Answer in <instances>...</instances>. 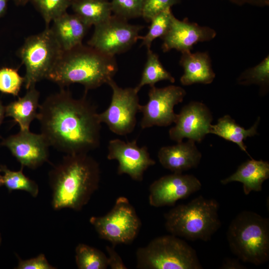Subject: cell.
I'll list each match as a JSON object with an SVG mask.
<instances>
[{"mask_svg":"<svg viewBox=\"0 0 269 269\" xmlns=\"http://www.w3.org/2000/svg\"><path fill=\"white\" fill-rule=\"evenodd\" d=\"M98 114L85 95L75 99L61 89L39 104L36 119L50 146L66 154L88 153L100 144Z\"/></svg>","mask_w":269,"mask_h":269,"instance_id":"1","label":"cell"},{"mask_svg":"<svg viewBox=\"0 0 269 269\" xmlns=\"http://www.w3.org/2000/svg\"><path fill=\"white\" fill-rule=\"evenodd\" d=\"M100 175L98 162L88 153L64 156L48 173L53 209L80 211L98 189Z\"/></svg>","mask_w":269,"mask_h":269,"instance_id":"2","label":"cell"},{"mask_svg":"<svg viewBox=\"0 0 269 269\" xmlns=\"http://www.w3.org/2000/svg\"><path fill=\"white\" fill-rule=\"evenodd\" d=\"M117 71L115 57L82 44L63 51L46 79L61 87L80 84L87 91L108 84Z\"/></svg>","mask_w":269,"mask_h":269,"instance_id":"3","label":"cell"},{"mask_svg":"<svg viewBox=\"0 0 269 269\" xmlns=\"http://www.w3.org/2000/svg\"><path fill=\"white\" fill-rule=\"evenodd\" d=\"M219 208L216 200L198 196L165 213V228L171 235L188 240L208 241L221 225Z\"/></svg>","mask_w":269,"mask_h":269,"instance_id":"4","label":"cell"},{"mask_svg":"<svg viewBox=\"0 0 269 269\" xmlns=\"http://www.w3.org/2000/svg\"><path fill=\"white\" fill-rule=\"evenodd\" d=\"M227 239L232 252L245 263L259 266L269 260V220L243 211L231 221Z\"/></svg>","mask_w":269,"mask_h":269,"instance_id":"5","label":"cell"},{"mask_svg":"<svg viewBox=\"0 0 269 269\" xmlns=\"http://www.w3.org/2000/svg\"><path fill=\"white\" fill-rule=\"evenodd\" d=\"M140 269H202L195 250L178 237L165 235L152 240L136 253Z\"/></svg>","mask_w":269,"mask_h":269,"instance_id":"6","label":"cell"},{"mask_svg":"<svg viewBox=\"0 0 269 269\" xmlns=\"http://www.w3.org/2000/svg\"><path fill=\"white\" fill-rule=\"evenodd\" d=\"M63 51L49 26L26 38L17 54L25 68L24 84L26 90L46 79Z\"/></svg>","mask_w":269,"mask_h":269,"instance_id":"7","label":"cell"},{"mask_svg":"<svg viewBox=\"0 0 269 269\" xmlns=\"http://www.w3.org/2000/svg\"><path fill=\"white\" fill-rule=\"evenodd\" d=\"M99 237L115 246L131 244L137 237L141 221L127 198H118L113 208L103 216L89 219Z\"/></svg>","mask_w":269,"mask_h":269,"instance_id":"8","label":"cell"},{"mask_svg":"<svg viewBox=\"0 0 269 269\" xmlns=\"http://www.w3.org/2000/svg\"><path fill=\"white\" fill-rule=\"evenodd\" d=\"M108 84L112 90L110 105L98 114L101 123H105L110 130L120 135L131 133L136 124V114L139 111L138 93L135 88H123L114 79Z\"/></svg>","mask_w":269,"mask_h":269,"instance_id":"9","label":"cell"},{"mask_svg":"<svg viewBox=\"0 0 269 269\" xmlns=\"http://www.w3.org/2000/svg\"><path fill=\"white\" fill-rule=\"evenodd\" d=\"M94 26L88 45L113 57L130 49L139 39V32L143 28L142 25L130 24L127 20L115 15Z\"/></svg>","mask_w":269,"mask_h":269,"instance_id":"10","label":"cell"},{"mask_svg":"<svg viewBox=\"0 0 269 269\" xmlns=\"http://www.w3.org/2000/svg\"><path fill=\"white\" fill-rule=\"evenodd\" d=\"M186 94L185 90L178 86L150 87L147 103L139 107V112L142 114L141 129L167 127L174 123L177 114L174 112V107L183 101Z\"/></svg>","mask_w":269,"mask_h":269,"instance_id":"11","label":"cell"},{"mask_svg":"<svg viewBox=\"0 0 269 269\" xmlns=\"http://www.w3.org/2000/svg\"><path fill=\"white\" fill-rule=\"evenodd\" d=\"M213 120L209 108L200 102H191L177 114L175 126L170 129V138L177 142L187 138L200 142L209 134Z\"/></svg>","mask_w":269,"mask_h":269,"instance_id":"12","label":"cell"},{"mask_svg":"<svg viewBox=\"0 0 269 269\" xmlns=\"http://www.w3.org/2000/svg\"><path fill=\"white\" fill-rule=\"evenodd\" d=\"M108 149L107 158L118 162V174H128L135 181H141L144 172L155 164L147 146H139L134 139L129 142L118 138L112 139Z\"/></svg>","mask_w":269,"mask_h":269,"instance_id":"13","label":"cell"},{"mask_svg":"<svg viewBox=\"0 0 269 269\" xmlns=\"http://www.w3.org/2000/svg\"><path fill=\"white\" fill-rule=\"evenodd\" d=\"M200 180L193 175L173 173L155 180L149 188L148 201L154 207L174 206L177 201L199 190Z\"/></svg>","mask_w":269,"mask_h":269,"instance_id":"14","label":"cell"},{"mask_svg":"<svg viewBox=\"0 0 269 269\" xmlns=\"http://www.w3.org/2000/svg\"><path fill=\"white\" fill-rule=\"evenodd\" d=\"M1 145L9 149L23 168L35 169L48 160L50 146L41 134L20 130L3 139Z\"/></svg>","mask_w":269,"mask_h":269,"instance_id":"15","label":"cell"},{"mask_svg":"<svg viewBox=\"0 0 269 269\" xmlns=\"http://www.w3.org/2000/svg\"><path fill=\"white\" fill-rule=\"evenodd\" d=\"M216 31L206 26L190 22L187 18L181 20L173 16L170 27L161 38L164 52L175 49L181 53L191 51L198 42L209 41L216 36Z\"/></svg>","mask_w":269,"mask_h":269,"instance_id":"16","label":"cell"},{"mask_svg":"<svg viewBox=\"0 0 269 269\" xmlns=\"http://www.w3.org/2000/svg\"><path fill=\"white\" fill-rule=\"evenodd\" d=\"M157 157L163 167L173 173H182L197 167L202 154L197 148L195 142L188 139L186 142L161 147L158 151Z\"/></svg>","mask_w":269,"mask_h":269,"instance_id":"17","label":"cell"},{"mask_svg":"<svg viewBox=\"0 0 269 269\" xmlns=\"http://www.w3.org/2000/svg\"><path fill=\"white\" fill-rule=\"evenodd\" d=\"M181 53L179 64L184 71L180 79L182 85L209 84L213 82L216 75L208 52L185 51Z\"/></svg>","mask_w":269,"mask_h":269,"instance_id":"18","label":"cell"},{"mask_svg":"<svg viewBox=\"0 0 269 269\" xmlns=\"http://www.w3.org/2000/svg\"><path fill=\"white\" fill-rule=\"evenodd\" d=\"M90 27L76 14H70L66 12L53 21L50 28L64 51L82 44Z\"/></svg>","mask_w":269,"mask_h":269,"instance_id":"19","label":"cell"},{"mask_svg":"<svg viewBox=\"0 0 269 269\" xmlns=\"http://www.w3.org/2000/svg\"><path fill=\"white\" fill-rule=\"evenodd\" d=\"M269 178V162L251 158L242 163L233 174L221 180V183L225 185L234 181L241 182L244 192L247 195L253 191H262L263 182Z\"/></svg>","mask_w":269,"mask_h":269,"instance_id":"20","label":"cell"},{"mask_svg":"<svg viewBox=\"0 0 269 269\" xmlns=\"http://www.w3.org/2000/svg\"><path fill=\"white\" fill-rule=\"evenodd\" d=\"M39 96L35 86L30 88L23 97L5 107V116L12 118L20 130H29L30 124L37 118Z\"/></svg>","mask_w":269,"mask_h":269,"instance_id":"21","label":"cell"},{"mask_svg":"<svg viewBox=\"0 0 269 269\" xmlns=\"http://www.w3.org/2000/svg\"><path fill=\"white\" fill-rule=\"evenodd\" d=\"M260 118H258L255 124L249 129H245L239 125L229 115H225L218 120L217 124L210 126L209 134L217 135L224 139L237 144L240 148L251 157L247 151L244 140L248 137L258 134L257 128Z\"/></svg>","mask_w":269,"mask_h":269,"instance_id":"22","label":"cell"},{"mask_svg":"<svg viewBox=\"0 0 269 269\" xmlns=\"http://www.w3.org/2000/svg\"><path fill=\"white\" fill-rule=\"evenodd\" d=\"M71 6L74 13L90 26L105 21L112 15L108 0H73Z\"/></svg>","mask_w":269,"mask_h":269,"instance_id":"23","label":"cell"},{"mask_svg":"<svg viewBox=\"0 0 269 269\" xmlns=\"http://www.w3.org/2000/svg\"><path fill=\"white\" fill-rule=\"evenodd\" d=\"M163 80L175 82L174 78L167 71L161 64L158 55L153 52L151 49L147 50V58L142 72L139 83L135 87L138 92L142 87L146 85L150 87Z\"/></svg>","mask_w":269,"mask_h":269,"instance_id":"24","label":"cell"},{"mask_svg":"<svg viewBox=\"0 0 269 269\" xmlns=\"http://www.w3.org/2000/svg\"><path fill=\"white\" fill-rule=\"evenodd\" d=\"M75 262L79 269H106L108 267L107 257L103 252L83 243L75 248Z\"/></svg>","mask_w":269,"mask_h":269,"instance_id":"25","label":"cell"},{"mask_svg":"<svg viewBox=\"0 0 269 269\" xmlns=\"http://www.w3.org/2000/svg\"><path fill=\"white\" fill-rule=\"evenodd\" d=\"M3 185L9 192L14 190H22L28 193L33 197H36L39 193V187L34 180L27 177L23 172V167L18 171H12L5 165H0Z\"/></svg>","mask_w":269,"mask_h":269,"instance_id":"26","label":"cell"},{"mask_svg":"<svg viewBox=\"0 0 269 269\" xmlns=\"http://www.w3.org/2000/svg\"><path fill=\"white\" fill-rule=\"evenodd\" d=\"M173 14L171 8H168L154 15L150 20V24L148 27L147 33L143 36H140L142 40L141 46H144L147 49H150L151 44L157 38H162L168 31Z\"/></svg>","mask_w":269,"mask_h":269,"instance_id":"27","label":"cell"},{"mask_svg":"<svg viewBox=\"0 0 269 269\" xmlns=\"http://www.w3.org/2000/svg\"><path fill=\"white\" fill-rule=\"evenodd\" d=\"M240 85L256 84L263 90L269 85V56H267L260 63L244 71L237 79Z\"/></svg>","mask_w":269,"mask_h":269,"instance_id":"28","label":"cell"},{"mask_svg":"<svg viewBox=\"0 0 269 269\" xmlns=\"http://www.w3.org/2000/svg\"><path fill=\"white\" fill-rule=\"evenodd\" d=\"M73 0H29L42 16L48 27L55 19L66 12Z\"/></svg>","mask_w":269,"mask_h":269,"instance_id":"29","label":"cell"},{"mask_svg":"<svg viewBox=\"0 0 269 269\" xmlns=\"http://www.w3.org/2000/svg\"><path fill=\"white\" fill-rule=\"evenodd\" d=\"M145 0H111L114 15L128 20L142 16Z\"/></svg>","mask_w":269,"mask_h":269,"instance_id":"30","label":"cell"},{"mask_svg":"<svg viewBox=\"0 0 269 269\" xmlns=\"http://www.w3.org/2000/svg\"><path fill=\"white\" fill-rule=\"evenodd\" d=\"M24 82V77L19 74L17 69L10 67L0 69V92L17 96Z\"/></svg>","mask_w":269,"mask_h":269,"instance_id":"31","label":"cell"},{"mask_svg":"<svg viewBox=\"0 0 269 269\" xmlns=\"http://www.w3.org/2000/svg\"><path fill=\"white\" fill-rule=\"evenodd\" d=\"M181 0H145L142 16L146 21L161 11L179 3Z\"/></svg>","mask_w":269,"mask_h":269,"instance_id":"32","label":"cell"},{"mask_svg":"<svg viewBox=\"0 0 269 269\" xmlns=\"http://www.w3.org/2000/svg\"><path fill=\"white\" fill-rule=\"evenodd\" d=\"M17 269H55L51 265L43 254H39L35 258L22 260L18 258Z\"/></svg>","mask_w":269,"mask_h":269,"instance_id":"33","label":"cell"},{"mask_svg":"<svg viewBox=\"0 0 269 269\" xmlns=\"http://www.w3.org/2000/svg\"><path fill=\"white\" fill-rule=\"evenodd\" d=\"M106 251L108 254L107 257L108 267L111 269H127L122 259L115 250V246L106 247Z\"/></svg>","mask_w":269,"mask_h":269,"instance_id":"34","label":"cell"},{"mask_svg":"<svg viewBox=\"0 0 269 269\" xmlns=\"http://www.w3.org/2000/svg\"><path fill=\"white\" fill-rule=\"evenodd\" d=\"M236 5L242 6L249 4L258 7H265L269 5V0H227Z\"/></svg>","mask_w":269,"mask_h":269,"instance_id":"35","label":"cell"},{"mask_svg":"<svg viewBox=\"0 0 269 269\" xmlns=\"http://www.w3.org/2000/svg\"><path fill=\"white\" fill-rule=\"evenodd\" d=\"M239 260L238 258L237 259L229 258L224 259L220 268L223 269H246L245 266H244L239 262Z\"/></svg>","mask_w":269,"mask_h":269,"instance_id":"36","label":"cell"},{"mask_svg":"<svg viewBox=\"0 0 269 269\" xmlns=\"http://www.w3.org/2000/svg\"><path fill=\"white\" fill-rule=\"evenodd\" d=\"M9 0H0V18L5 14Z\"/></svg>","mask_w":269,"mask_h":269,"instance_id":"37","label":"cell"},{"mask_svg":"<svg viewBox=\"0 0 269 269\" xmlns=\"http://www.w3.org/2000/svg\"><path fill=\"white\" fill-rule=\"evenodd\" d=\"M5 116V107H4L0 101V126L1 124L4 117Z\"/></svg>","mask_w":269,"mask_h":269,"instance_id":"38","label":"cell"},{"mask_svg":"<svg viewBox=\"0 0 269 269\" xmlns=\"http://www.w3.org/2000/svg\"><path fill=\"white\" fill-rule=\"evenodd\" d=\"M13 1L17 6H24L29 1V0H13Z\"/></svg>","mask_w":269,"mask_h":269,"instance_id":"39","label":"cell"},{"mask_svg":"<svg viewBox=\"0 0 269 269\" xmlns=\"http://www.w3.org/2000/svg\"><path fill=\"white\" fill-rule=\"evenodd\" d=\"M0 186L3 185V179L2 175L0 174Z\"/></svg>","mask_w":269,"mask_h":269,"instance_id":"40","label":"cell"},{"mask_svg":"<svg viewBox=\"0 0 269 269\" xmlns=\"http://www.w3.org/2000/svg\"><path fill=\"white\" fill-rule=\"evenodd\" d=\"M1 236L0 234V244L1 243Z\"/></svg>","mask_w":269,"mask_h":269,"instance_id":"41","label":"cell"}]
</instances>
